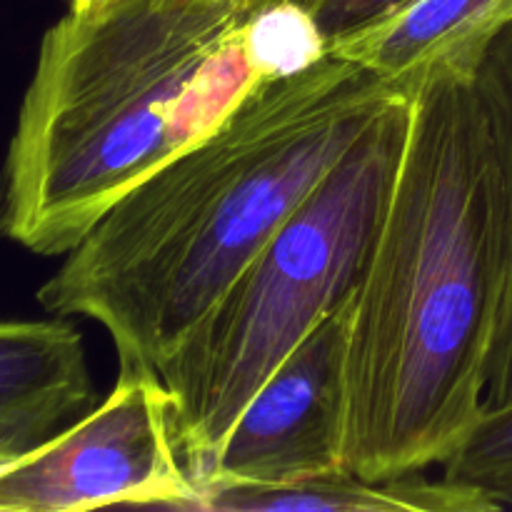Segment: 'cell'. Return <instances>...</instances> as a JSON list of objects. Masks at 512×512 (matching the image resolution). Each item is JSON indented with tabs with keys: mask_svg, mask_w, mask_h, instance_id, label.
<instances>
[{
	"mask_svg": "<svg viewBox=\"0 0 512 512\" xmlns=\"http://www.w3.org/2000/svg\"><path fill=\"white\" fill-rule=\"evenodd\" d=\"M505 283L503 203L475 80L410 98L393 193L353 295L345 465L443 468L485 410Z\"/></svg>",
	"mask_w": 512,
	"mask_h": 512,
	"instance_id": "1",
	"label": "cell"
},
{
	"mask_svg": "<svg viewBox=\"0 0 512 512\" xmlns=\"http://www.w3.org/2000/svg\"><path fill=\"white\" fill-rule=\"evenodd\" d=\"M405 98L333 53L263 80L125 193L63 255L38 303L103 325L120 365L160 370L350 145Z\"/></svg>",
	"mask_w": 512,
	"mask_h": 512,
	"instance_id": "2",
	"label": "cell"
},
{
	"mask_svg": "<svg viewBox=\"0 0 512 512\" xmlns=\"http://www.w3.org/2000/svg\"><path fill=\"white\" fill-rule=\"evenodd\" d=\"M235 0H108L43 33L0 175V235L63 258L263 83Z\"/></svg>",
	"mask_w": 512,
	"mask_h": 512,
	"instance_id": "3",
	"label": "cell"
},
{
	"mask_svg": "<svg viewBox=\"0 0 512 512\" xmlns=\"http://www.w3.org/2000/svg\"><path fill=\"white\" fill-rule=\"evenodd\" d=\"M408 125L410 98L370 123L158 370L195 485L260 385L360 285Z\"/></svg>",
	"mask_w": 512,
	"mask_h": 512,
	"instance_id": "4",
	"label": "cell"
},
{
	"mask_svg": "<svg viewBox=\"0 0 512 512\" xmlns=\"http://www.w3.org/2000/svg\"><path fill=\"white\" fill-rule=\"evenodd\" d=\"M198 485L175 443L158 370L120 365L108 398L25 458L0 468V512L108 505L193 510Z\"/></svg>",
	"mask_w": 512,
	"mask_h": 512,
	"instance_id": "5",
	"label": "cell"
},
{
	"mask_svg": "<svg viewBox=\"0 0 512 512\" xmlns=\"http://www.w3.org/2000/svg\"><path fill=\"white\" fill-rule=\"evenodd\" d=\"M353 295L330 310L260 385L208 473L198 480V490L225 485L275 488L348 470Z\"/></svg>",
	"mask_w": 512,
	"mask_h": 512,
	"instance_id": "6",
	"label": "cell"
},
{
	"mask_svg": "<svg viewBox=\"0 0 512 512\" xmlns=\"http://www.w3.org/2000/svg\"><path fill=\"white\" fill-rule=\"evenodd\" d=\"M512 23V0H408L328 53L370 70L413 98L430 80H475L490 45Z\"/></svg>",
	"mask_w": 512,
	"mask_h": 512,
	"instance_id": "7",
	"label": "cell"
},
{
	"mask_svg": "<svg viewBox=\"0 0 512 512\" xmlns=\"http://www.w3.org/2000/svg\"><path fill=\"white\" fill-rule=\"evenodd\" d=\"M83 335L68 318L0 320V468L93 408Z\"/></svg>",
	"mask_w": 512,
	"mask_h": 512,
	"instance_id": "8",
	"label": "cell"
},
{
	"mask_svg": "<svg viewBox=\"0 0 512 512\" xmlns=\"http://www.w3.org/2000/svg\"><path fill=\"white\" fill-rule=\"evenodd\" d=\"M193 510L208 512H495L488 495L425 473L365 480L350 470L275 488H200Z\"/></svg>",
	"mask_w": 512,
	"mask_h": 512,
	"instance_id": "9",
	"label": "cell"
},
{
	"mask_svg": "<svg viewBox=\"0 0 512 512\" xmlns=\"http://www.w3.org/2000/svg\"><path fill=\"white\" fill-rule=\"evenodd\" d=\"M475 90L483 103L498 168L503 203L505 283L498 333L490 355L485 410L512 403V23L490 45L475 75Z\"/></svg>",
	"mask_w": 512,
	"mask_h": 512,
	"instance_id": "10",
	"label": "cell"
},
{
	"mask_svg": "<svg viewBox=\"0 0 512 512\" xmlns=\"http://www.w3.org/2000/svg\"><path fill=\"white\" fill-rule=\"evenodd\" d=\"M245 38L263 80L288 78L328 55V40L320 33L313 13L295 3H273L253 10Z\"/></svg>",
	"mask_w": 512,
	"mask_h": 512,
	"instance_id": "11",
	"label": "cell"
},
{
	"mask_svg": "<svg viewBox=\"0 0 512 512\" xmlns=\"http://www.w3.org/2000/svg\"><path fill=\"white\" fill-rule=\"evenodd\" d=\"M443 475L480 490L500 510L512 508V403L483 410L463 445L443 465Z\"/></svg>",
	"mask_w": 512,
	"mask_h": 512,
	"instance_id": "12",
	"label": "cell"
},
{
	"mask_svg": "<svg viewBox=\"0 0 512 512\" xmlns=\"http://www.w3.org/2000/svg\"><path fill=\"white\" fill-rule=\"evenodd\" d=\"M405 3L408 0H320L313 10V18L330 45L333 40L345 38L385 15L395 13Z\"/></svg>",
	"mask_w": 512,
	"mask_h": 512,
	"instance_id": "13",
	"label": "cell"
},
{
	"mask_svg": "<svg viewBox=\"0 0 512 512\" xmlns=\"http://www.w3.org/2000/svg\"><path fill=\"white\" fill-rule=\"evenodd\" d=\"M238 5H243V8H248L250 13L258 8H265V5H273V3H295V5H303V8H308L310 13L315 10V5L320 3V0H235Z\"/></svg>",
	"mask_w": 512,
	"mask_h": 512,
	"instance_id": "14",
	"label": "cell"
},
{
	"mask_svg": "<svg viewBox=\"0 0 512 512\" xmlns=\"http://www.w3.org/2000/svg\"><path fill=\"white\" fill-rule=\"evenodd\" d=\"M108 3V0H68V8L70 10H90V8H98V5Z\"/></svg>",
	"mask_w": 512,
	"mask_h": 512,
	"instance_id": "15",
	"label": "cell"
}]
</instances>
